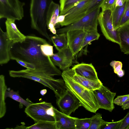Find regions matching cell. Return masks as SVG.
Returning <instances> with one entry per match:
<instances>
[{
    "label": "cell",
    "mask_w": 129,
    "mask_h": 129,
    "mask_svg": "<svg viewBox=\"0 0 129 129\" xmlns=\"http://www.w3.org/2000/svg\"><path fill=\"white\" fill-rule=\"evenodd\" d=\"M90 0H82L76 3L65 13L64 14L67 15L64 21L59 25L61 26L68 25L85 16L84 9Z\"/></svg>",
    "instance_id": "11"
},
{
    "label": "cell",
    "mask_w": 129,
    "mask_h": 129,
    "mask_svg": "<svg viewBox=\"0 0 129 129\" xmlns=\"http://www.w3.org/2000/svg\"><path fill=\"white\" fill-rule=\"evenodd\" d=\"M27 127L24 125H22L20 126L17 125V126L13 128L14 129H26Z\"/></svg>",
    "instance_id": "42"
},
{
    "label": "cell",
    "mask_w": 129,
    "mask_h": 129,
    "mask_svg": "<svg viewBox=\"0 0 129 129\" xmlns=\"http://www.w3.org/2000/svg\"><path fill=\"white\" fill-rule=\"evenodd\" d=\"M128 24H129V23Z\"/></svg>",
    "instance_id": "47"
},
{
    "label": "cell",
    "mask_w": 129,
    "mask_h": 129,
    "mask_svg": "<svg viewBox=\"0 0 129 129\" xmlns=\"http://www.w3.org/2000/svg\"><path fill=\"white\" fill-rule=\"evenodd\" d=\"M126 5L118 28L129 23V0H125Z\"/></svg>",
    "instance_id": "31"
},
{
    "label": "cell",
    "mask_w": 129,
    "mask_h": 129,
    "mask_svg": "<svg viewBox=\"0 0 129 129\" xmlns=\"http://www.w3.org/2000/svg\"><path fill=\"white\" fill-rule=\"evenodd\" d=\"M64 71L77 82L89 90L93 91L99 88L103 84L100 80L93 81L77 74L72 68Z\"/></svg>",
    "instance_id": "18"
},
{
    "label": "cell",
    "mask_w": 129,
    "mask_h": 129,
    "mask_svg": "<svg viewBox=\"0 0 129 129\" xmlns=\"http://www.w3.org/2000/svg\"><path fill=\"white\" fill-rule=\"evenodd\" d=\"M122 108L123 110H125L129 108V104L125 106Z\"/></svg>",
    "instance_id": "45"
},
{
    "label": "cell",
    "mask_w": 129,
    "mask_h": 129,
    "mask_svg": "<svg viewBox=\"0 0 129 129\" xmlns=\"http://www.w3.org/2000/svg\"><path fill=\"white\" fill-rule=\"evenodd\" d=\"M26 129H56L55 122H39L27 127Z\"/></svg>",
    "instance_id": "27"
},
{
    "label": "cell",
    "mask_w": 129,
    "mask_h": 129,
    "mask_svg": "<svg viewBox=\"0 0 129 129\" xmlns=\"http://www.w3.org/2000/svg\"><path fill=\"white\" fill-rule=\"evenodd\" d=\"M123 0H116L115 7H119L122 6L124 2Z\"/></svg>",
    "instance_id": "40"
},
{
    "label": "cell",
    "mask_w": 129,
    "mask_h": 129,
    "mask_svg": "<svg viewBox=\"0 0 129 129\" xmlns=\"http://www.w3.org/2000/svg\"><path fill=\"white\" fill-rule=\"evenodd\" d=\"M8 97L19 102L26 107L32 103L23 99L20 96L17 92L15 91L12 89L6 91L5 94V99Z\"/></svg>",
    "instance_id": "25"
},
{
    "label": "cell",
    "mask_w": 129,
    "mask_h": 129,
    "mask_svg": "<svg viewBox=\"0 0 129 129\" xmlns=\"http://www.w3.org/2000/svg\"><path fill=\"white\" fill-rule=\"evenodd\" d=\"M93 93L99 109L110 112L112 111L115 108L113 100L116 93L111 92L103 84L99 88L93 90Z\"/></svg>",
    "instance_id": "10"
},
{
    "label": "cell",
    "mask_w": 129,
    "mask_h": 129,
    "mask_svg": "<svg viewBox=\"0 0 129 129\" xmlns=\"http://www.w3.org/2000/svg\"><path fill=\"white\" fill-rule=\"evenodd\" d=\"M129 104V98L121 106V108H122L125 106L128 105Z\"/></svg>",
    "instance_id": "44"
},
{
    "label": "cell",
    "mask_w": 129,
    "mask_h": 129,
    "mask_svg": "<svg viewBox=\"0 0 129 129\" xmlns=\"http://www.w3.org/2000/svg\"><path fill=\"white\" fill-rule=\"evenodd\" d=\"M100 36L98 31H93L87 32L84 38L82 47V50L92 41L98 40Z\"/></svg>",
    "instance_id": "28"
},
{
    "label": "cell",
    "mask_w": 129,
    "mask_h": 129,
    "mask_svg": "<svg viewBox=\"0 0 129 129\" xmlns=\"http://www.w3.org/2000/svg\"><path fill=\"white\" fill-rule=\"evenodd\" d=\"M125 0L123 5L121 6L115 7L112 12V18L114 27L117 30L122 17L125 7Z\"/></svg>",
    "instance_id": "23"
},
{
    "label": "cell",
    "mask_w": 129,
    "mask_h": 129,
    "mask_svg": "<svg viewBox=\"0 0 129 129\" xmlns=\"http://www.w3.org/2000/svg\"><path fill=\"white\" fill-rule=\"evenodd\" d=\"M82 0H59L60 13L59 15H64L77 2Z\"/></svg>",
    "instance_id": "26"
},
{
    "label": "cell",
    "mask_w": 129,
    "mask_h": 129,
    "mask_svg": "<svg viewBox=\"0 0 129 129\" xmlns=\"http://www.w3.org/2000/svg\"><path fill=\"white\" fill-rule=\"evenodd\" d=\"M117 30L120 41L119 45L121 51L129 54V25L126 24L118 28Z\"/></svg>",
    "instance_id": "20"
},
{
    "label": "cell",
    "mask_w": 129,
    "mask_h": 129,
    "mask_svg": "<svg viewBox=\"0 0 129 129\" xmlns=\"http://www.w3.org/2000/svg\"><path fill=\"white\" fill-rule=\"evenodd\" d=\"M114 70V73L117 74L122 69V62L119 61H112L110 63Z\"/></svg>",
    "instance_id": "36"
},
{
    "label": "cell",
    "mask_w": 129,
    "mask_h": 129,
    "mask_svg": "<svg viewBox=\"0 0 129 129\" xmlns=\"http://www.w3.org/2000/svg\"><path fill=\"white\" fill-rule=\"evenodd\" d=\"M53 1V0H30L29 10L31 27L51 42L47 32V16Z\"/></svg>",
    "instance_id": "3"
},
{
    "label": "cell",
    "mask_w": 129,
    "mask_h": 129,
    "mask_svg": "<svg viewBox=\"0 0 129 129\" xmlns=\"http://www.w3.org/2000/svg\"><path fill=\"white\" fill-rule=\"evenodd\" d=\"M90 118L91 123L89 129H100L102 126L108 123L103 119L100 113H96Z\"/></svg>",
    "instance_id": "24"
},
{
    "label": "cell",
    "mask_w": 129,
    "mask_h": 129,
    "mask_svg": "<svg viewBox=\"0 0 129 129\" xmlns=\"http://www.w3.org/2000/svg\"><path fill=\"white\" fill-rule=\"evenodd\" d=\"M129 98V94L124 95L118 96L113 100L114 104L118 106H121Z\"/></svg>",
    "instance_id": "35"
},
{
    "label": "cell",
    "mask_w": 129,
    "mask_h": 129,
    "mask_svg": "<svg viewBox=\"0 0 129 129\" xmlns=\"http://www.w3.org/2000/svg\"><path fill=\"white\" fill-rule=\"evenodd\" d=\"M72 69L76 74L84 78L94 81L100 80L96 70L91 63H78L75 65Z\"/></svg>",
    "instance_id": "14"
},
{
    "label": "cell",
    "mask_w": 129,
    "mask_h": 129,
    "mask_svg": "<svg viewBox=\"0 0 129 129\" xmlns=\"http://www.w3.org/2000/svg\"><path fill=\"white\" fill-rule=\"evenodd\" d=\"M10 76L13 77H22L38 82L52 90L57 99L64 93L67 89L64 80L56 79L39 71L27 69L19 71H9Z\"/></svg>",
    "instance_id": "2"
},
{
    "label": "cell",
    "mask_w": 129,
    "mask_h": 129,
    "mask_svg": "<svg viewBox=\"0 0 129 129\" xmlns=\"http://www.w3.org/2000/svg\"><path fill=\"white\" fill-rule=\"evenodd\" d=\"M129 125V111L122 119L119 129H127Z\"/></svg>",
    "instance_id": "37"
},
{
    "label": "cell",
    "mask_w": 129,
    "mask_h": 129,
    "mask_svg": "<svg viewBox=\"0 0 129 129\" xmlns=\"http://www.w3.org/2000/svg\"><path fill=\"white\" fill-rule=\"evenodd\" d=\"M54 107L51 103L43 102L32 103L24 112L36 123L39 122H55Z\"/></svg>",
    "instance_id": "5"
},
{
    "label": "cell",
    "mask_w": 129,
    "mask_h": 129,
    "mask_svg": "<svg viewBox=\"0 0 129 129\" xmlns=\"http://www.w3.org/2000/svg\"><path fill=\"white\" fill-rule=\"evenodd\" d=\"M116 74L119 77H121L124 75V72L123 70L122 69Z\"/></svg>",
    "instance_id": "41"
},
{
    "label": "cell",
    "mask_w": 129,
    "mask_h": 129,
    "mask_svg": "<svg viewBox=\"0 0 129 129\" xmlns=\"http://www.w3.org/2000/svg\"><path fill=\"white\" fill-rule=\"evenodd\" d=\"M47 92V90L46 89H43L41 90L40 91V93L42 95H44Z\"/></svg>",
    "instance_id": "43"
},
{
    "label": "cell",
    "mask_w": 129,
    "mask_h": 129,
    "mask_svg": "<svg viewBox=\"0 0 129 129\" xmlns=\"http://www.w3.org/2000/svg\"><path fill=\"white\" fill-rule=\"evenodd\" d=\"M116 1V0H104L101 7L102 11L107 9L112 11L115 7Z\"/></svg>",
    "instance_id": "33"
},
{
    "label": "cell",
    "mask_w": 129,
    "mask_h": 129,
    "mask_svg": "<svg viewBox=\"0 0 129 129\" xmlns=\"http://www.w3.org/2000/svg\"><path fill=\"white\" fill-rule=\"evenodd\" d=\"M67 14L59 15L57 19V22L58 25L60 23L63 22Z\"/></svg>",
    "instance_id": "39"
},
{
    "label": "cell",
    "mask_w": 129,
    "mask_h": 129,
    "mask_svg": "<svg viewBox=\"0 0 129 129\" xmlns=\"http://www.w3.org/2000/svg\"><path fill=\"white\" fill-rule=\"evenodd\" d=\"M25 4L20 0H0V19L21 20L24 17L23 7Z\"/></svg>",
    "instance_id": "8"
},
{
    "label": "cell",
    "mask_w": 129,
    "mask_h": 129,
    "mask_svg": "<svg viewBox=\"0 0 129 129\" xmlns=\"http://www.w3.org/2000/svg\"><path fill=\"white\" fill-rule=\"evenodd\" d=\"M74 57L68 45L65 48L50 57L53 64L63 71L70 68L72 65Z\"/></svg>",
    "instance_id": "12"
},
{
    "label": "cell",
    "mask_w": 129,
    "mask_h": 129,
    "mask_svg": "<svg viewBox=\"0 0 129 129\" xmlns=\"http://www.w3.org/2000/svg\"><path fill=\"white\" fill-rule=\"evenodd\" d=\"M42 38L32 36H26L21 42H13L10 53L11 59H18L34 65L35 70L53 77L61 75V71L53 64L50 57L44 55L40 47L47 43Z\"/></svg>",
    "instance_id": "1"
},
{
    "label": "cell",
    "mask_w": 129,
    "mask_h": 129,
    "mask_svg": "<svg viewBox=\"0 0 129 129\" xmlns=\"http://www.w3.org/2000/svg\"><path fill=\"white\" fill-rule=\"evenodd\" d=\"M40 48L43 53L46 56L50 57L54 54L53 46L48 42L42 44Z\"/></svg>",
    "instance_id": "32"
},
{
    "label": "cell",
    "mask_w": 129,
    "mask_h": 129,
    "mask_svg": "<svg viewBox=\"0 0 129 129\" xmlns=\"http://www.w3.org/2000/svg\"><path fill=\"white\" fill-rule=\"evenodd\" d=\"M100 8H97L79 20L56 30V33H66L75 30H81L87 32L98 31V17Z\"/></svg>",
    "instance_id": "6"
},
{
    "label": "cell",
    "mask_w": 129,
    "mask_h": 129,
    "mask_svg": "<svg viewBox=\"0 0 129 129\" xmlns=\"http://www.w3.org/2000/svg\"><path fill=\"white\" fill-rule=\"evenodd\" d=\"M122 119L118 121L108 123L101 127V129H119Z\"/></svg>",
    "instance_id": "34"
},
{
    "label": "cell",
    "mask_w": 129,
    "mask_h": 129,
    "mask_svg": "<svg viewBox=\"0 0 129 129\" xmlns=\"http://www.w3.org/2000/svg\"><path fill=\"white\" fill-rule=\"evenodd\" d=\"M112 10L107 9L102 11L98 17V22L103 35L108 40L120 44L119 34L113 26L112 18Z\"/></svg>",
    "instance_id": "7"
},
{
    "label": "cell",
    "mask_w": 129,
    "mask_h": 129,
    "mask_svg": "<svg viewBox=\"0 0 129 129\" xmlns=\"http://www.w3.org/2000/svg\"><path fill=\"white\" fill-rule=\"evenodd\" d=\"M61 76L67 89L73 93L80 101L82 106L88 111L95 113L99 109L93 91L89 90L75 81L65 71Z\"/></svg>",
    "instance_id": "4"
},
{
    "label": "cell",
    "mask_w": 129,
    "mask_h": 129,
    "mask_svg": "<svg viewBox=\"0 0 129 129\" xmlns=\"http://www.w3.org/2000/svg\"><path fill=\"white\" fill-rule=\"evenodd\" d=\"M56 129H76L75 122L77 118L65 114L54 107Z\"/></svg>",
    "instance_id": "15"
},
{
    "label": "cell",
    "mask_w": 129,
    "mask_h": 129,
    "mask_svg": "<svg viewBox=\"0 0 129 129\" xmlns=\"http://www.w3.org/2000/svg\"><path fill=\"white\" fill-rule=\"evenodd\" d=\"M59 13V5L53 1L47 12V28L54 35L56 33V27L58 26L57 20Z\"/></svg>",
    "instance_id": "17"
},
{
    "label": "cell",
    "mask_w": 129,
    "mask_h": 129,
    "mask_svg": "<svg viewBox=\"0 0 129 129\" xmlns=\"http://www.w3.org/2000/svg\"><path fill=\"white\" fill-rule=\"evenodd\" d=\"M13 41L8 38L6 32L0 27V64L7 63L11 59L10 50Z\"/></svg>",
    "instance_id": "16"
},
{
    "label": "cell",
    "mask_w": 129,
    "mask_h": 129,
    "mask_svg": "<svg viewBox=\"0 0 129 129\" xmlns=\"http://www.w3.org/2000/svg\"><path fill=\"white\" fill-rule=\"evenodd\" d=\"M124 1H125V0H123Z\"/></svg>",
    "instance_id": "46"
},
{
    "label": "cell",
    "mask_w": 129,
    "mask_h": 129,
    "mask_svg": "<svg viewBox=\"0 0 129 129\" xmlns=\"http://www.w3.org/2000/svg\"><path fill=\"white\" fill-rule=\"evenodd\" d=\"M87 31L81 30L69 31L66 33L68 45L74 56L80 51Z\"/></svg>",
    "instance_id": "13"
},
{
    "label": "cell",
    "mask_w": 129,
    "mask_h": 129,
    "mask_svg": "<svg viewBox=\"0 0 129 129\" xmlns=\"http://www.w3.org/2000/svg\"><path fill=\"white\" fill-rule=\"evenodd\" d=\"M6 19L5 23L6 33L9 39L13 43L24 41L26 36L22 33L17 28L15 23V20L10 18Z\"/></svg>",
    "instance_id": "19"
},
{
    "label": "cell",
    "mask_w": 129,
    "mask_h": 129,
    "mask_svg": "<svg viewBox=\"0 0 129 129\" xmlns=\"http://www.w3.org/2000/svg\"><path fill=\"white\" fill-rule=\"evenodd\" d=\"M15 60L21 65L27 69L33 70H35L36 69L35 66L32 64L18 59H16Z\"/></svg>",
    "instance_id": "38"
},
{
    "label": "cell",
    "mask_w": 129,
    "mask_h": 129,
    "mask_svg": "<svg viewBox=\"0 0 129 129\" xmlns=\"http://www.w3.org/2000/svg\"><path fill=\"white\" fill-rule=\"evenodd\" d=\"M104 0H91L84 9L86 15L92 11L98 8H101Z\"/></svg>",
    "instance_id": "29"
},
{
    "label": "cell",
    "mask_w": 129,
    "mask_h": 129,
    "mask_svg": "<svg viewBox=\"0 0 129 129\" xmlns=\"http://www.w3.org/2000/svg\"><path fill=\"white\" fill-rule=\"evenodd\" d=\"M56 103L60 111L69 116L82 106L75 95L67 89L62 95L56 99Z\"/></svg>",
    "instance_id": "9"
},
{
    "label": "cell",
    "mask_w": 129,
    "mask_h": 129,
    "mask_svg": "<svg viewBox=\"0 0 129 129\" xmlns=\"http://www.w3.org/2000/svg\"><path fill=\"white\" fill-rule=\"evenodd\" d=\"M52 42L58 51L66 48L68 44L66 33H63L55 35L51 38Z\"/></svg>",
    "instance_id": "22"
},
{
    "label": "cell",
    "mask_w": 129,
    "mask_h": 129,
    "mask_svg": "<svg viewBox=\"0 0 129 129\" xmlns=\"http://www.w3.org/2000/svg\"><path fill=\"white\" fill-rule=\"evenodd\" d=\"M7 88L6 84L5 77L0 76V118L3 117L6 112V108L5 102V93Z\"/></svg>",
    "instance_id": "21"
},
{
    "label": "cell",
    "mask_w": 129,
    "mask_h": 129,
    "mask_svg": "<svg viewBox=\"0 0 129 129\" xmlns=\"http://www.w3.org/2000/svg\"><path fill=\"white\" fill-rule=\"evenodd\" d=\"M90 123V118H77L75 122L76 129H89Z\"/></svg>",
    "instance_id": "30"
}]
</instances>
